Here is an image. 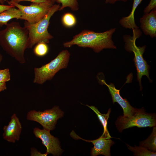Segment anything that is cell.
Segmentation results:
<instances>
[{
    "label": "cell",
    "instance_id": "obj_1",
    "mask_svg": "<svg viewBox=\"0 0 156 156\" xmlns=\"http://www.w3.org/2000/svg\"><path fill=\"white\" fill-rule=\"evenodd\" d=\"M6 25L5 29L0 30V45L10 56L24 64L26 62L25 51L29 47L28 30L17 22H13Z\"/></svg>",
    "mask_w": 156,
    "mask_h": 156
},
{
    "label": "cell",
    "instance_id": "obj_2",
    "mask_svg": "<svg viewBox=\"0 0 156 156\" xmlns=\"http://www.w3.org/2000/svg\"><path fill=\"white\" fill-rule=\"evenodd\" d=\"M116 29H111L103 32H96L85 29L75 36L71 40L65 42L63 46L70 47L76 45L83 48H89L98 53L104 49H116L112 40Z\"/></svg>",
    "mask_w": 156,
    "mask_h": 156
},
{
    "label": "cell",
    "instance_id": "obj_3",
    "mask_svg": "<svg viewBox=\"0 0 156 156\" xmlns=\"http://www.w3.org/2000/svg\"><path fill=\"white\" fill-rule=\"evenodd\" d=\"M59 4H55L52 6L48 13L41 20L33 24L26 21L24 26L29 33V44L28 48H31L37 43L43 42L48 43L53 36L49 32L48 27L51 16L59 10Z\"/></svg>",
    "mask_w": 156,
    "mask_h": 156
},
{
    "label": "cell",
    "instance_id": "obj_4",
    "mask_svg": "<svg viewBox=\"0 0 156 156\" xmlns=\"http://www.w3.org/2000/svg\"><path fill=\"white\" fill-rule=\"evenodd\" d=\"M132 30L133 35L132 36L125 35L123 36V39L125 42V49L130 52H132L134 54V61L137 71V78L141 90V81L142 76H146L149 80L151 81L149 77V66L143 57L146 46L138 47L135 43L137 39L140 36L142 32L138 28L133 29Z\"/></svg>",
    "mask_w": 156,
    "mask_h": 156
},
{
    "label": "cell",
    "instance_id": "obj_5",
    "mask_svg": "<svg viewBox=\"0 0 156 156\" xmlns=\"http://www.w3.org/2000/svg\"><path fill=\"white\" fill-rule=\"evenodd\" d=\"M70 56L68 50H63L49 63L40 67L35 68L33 83L42 84L47 81L51 80L59 70L67 67Z\"/></svg>",
    "mask_w": 156,
    "mask_h": 156
},
{
    "label": "cell",
    "instance_id": "obj_6",
    "mask_svg": "<svg viewBox=\"0 0 156 156\" xmlns=\"http://www.w3.org/2000/svg\"><path fill=\"white\" fill-rule=\"evenodd\" d=\"M116 127L120 132L129 128L156 127V116L155 113L146 112L143 107L138 109L133 115L129 117L120 116L115 122Z\"/></svg>",
    "mask_w": 156,
    "mask_h": 156
},
{
    "label": "cell",
    "instance_id": "obj_7",
    "mask_svg": "<svg viewBox=\"0 0 156 156\" xmlns=\"http://www.w3.org/2000/svg\"><path fill=\"white\" fill-rule=\"evenodd\" d=\"M9 5L14 6L22 13L20 19L25 20L30 24L36 23L42 19L48 13L54 4L51 1L41 3H33L29 6L21 5L10 1Z\"/></svg>",
    "mask_w": 156,
    "mask_h": 156
},
{
    "label": "cell",
    "instance_id": "obj_8",
    "mask_svg": "<svg viewBox=\"0 0 156 156\" xmlns=\"http://www.w3.org/2000/svg\"><path fill=\"white\" fill-rule=\"evenodd\" d=\"M64 112L57 106L43 111L34 110L29 111L26 118L29 120L36 122L41 125L43 129L51 131L54 129L57 120L62 117Z\"/></svg>",
    "mask_w": 156,
    "mask_h": 156
},
{
    "label": "cell",
    "instance_id": "obj_9",
    "mask_svg": "<svg viewBox=\"0 0 156 156\" xmlns=\"http://www.w3.org/2000/svg\"><path fill=\"white\" fill-rule=\"evenodd\" d=\"M50 131L43 129L34 128L33 133L37 138L40 139L42 144L46 148V152L48 154H52L53 156H58L61 154L62 150L61 148L58 139L52 135Z\"/></svg>",
    "mask_w": 156,
    "mask_h": 156
},
{
    "label": "cell",
    "instance_id": "obj_10",
    "mask_svg": "<svg viewBox=\"0 0 156 156\" xmlns=\"http://www.w3.org/2000/svg\"><path fill=\"white\" fill-rule=\"evenodd\" d=\"M70 135L75 139H80L87 142H92L94 145L91 151V155L92 156L100 155L110 156L111 147L115 144L111 138L106 137L102 135L98 138L92 140H86L81 138L75 134L74 131L71 132Z\"/></svg>",
    "mask_w": 156,
    "mask_h": 156
},
{
    "label": "cell",
    "instance_id": "obj_11",
    "mask_svg": "<svg viewBox=\"0 0 156 156\" xmlns=\"http://www.w3.org/2000/svg\"><path fill=\"white\" fill-rule=\"evenodd\" d=\"M22 130L21 124L16 114L14 113L11 117L8 125L3 128V138L8 142L14 143L19 140Z\"/></svg>",
    "mask_w": 156,
    "mask_h": 156
},
{
    "label": "cell",
    "instance_id": "obj_12",
    "mask_svg": "<svg viewBox=\"0 0 156 156\" xmlns=\"http://www.w3.org/2000/svg\"><path fill=\"white\" fill-rule=\"evenodd\" d=\"M101 81L103 84L105 85L108 88L113 103L117 102L122 107L124 116L129 117L135 113L138 109L132 107L126 99L122 98L120 94V90L116 89L113 83H111L108 85L104 80H101Z\"/></svg>",
    "mask_w": 156,
    "mask_h": 156
},
{
    "label": "cell",
    "instance_id": "obj_13",
    "mask_svg": "<svg viewBox=\"0 0 156 156\" xmlns=\"http://www.w3.org/2000/svg\"><path fill=\"white\" fill-rule=\"evenodd\" d=\"M140 27L144 33L152 38L156 36V8L140 19Z\"/></svg>",
    "mask_w": 156,
    "mask_h": 156
},
{
    "label": "cell",
    "instance_id": "obj_14",
    "mask_svg": "<svg viewBox=\"0 0 156 156\" xmlns=\"http://www.w3.org/2000/svg\"><path fill=\"white\" fill-rule=\"evenodd\" d=\"M142 0H133L132 9L130 13L127 16L122 17L119 21V23L122 27L126 29H132L138 28L135 22L134 12Z\"/></svg>",
    "mask_w": 156,
    "mask_h": 156
},
{
    "label": "cell",
    "instance_id": "obj_15",
    "mask_svg": "<svg viewBox=\"0 0 156 156\" xmlns=\"http://www.w3.org/2000/svg\"><path fill=\"white\" fill-rule=\"evenodd\" d=\"M22 15L21 12L15 7L5 10L0 13V26L6 25L8 22L13 18L20 19Z\"/></svg>",
    "mask_w": 156,
    "mask_h": 156
},
{
    "label": "cell",
    "instance_id": "obj_16",
    "mask_svg": "<svg viewBox=\"0 0 156 156\" xmlns=\"http://www.w3.org/2000/svg\"><path fill=\"white\" fill-rule=\"evenodd\" d=\"M86 105L92 109L97 115L98 119L103 128V132L102 135L107 138H111L107 128V121L111 112L110 108L108 109L106 114H102L94 106H89L87 105Z\"/></svg>",
    "mask_w": 156,
    "mask_h": 156
},
{
    "label": "cell",
    "instance_id": "obj_17",
    "mask_svg": "<svg viewBox=\"0 0 156 156\" xmlns=\"http://www.w3.org/2000/svg\"><path fill=\"white\" fill-rule=\"evenodd\" d=\"M151 133L145 140L140 142L139 146L143 147L149 151L156 152V127H153Z\"/></svg>",
    "mask_w": 156,
    "mask_h": 156
},
{
    "label": "cell",
    "instance_id": "obj_18",
    "mask_svg": "<svg viewBox=\"0 0 156 156\" xmlns=\"http://www.w3.org/2000/svg\"><path fill=\"white\" fill-rule=\"evenodd\" d=\"M128 148L133 152V155L136 156H155L156 152L148 151L145 148L141 146L134 147L126 144Z\"/></svg>",
    "mask_w": 156,
    "mask_h": 156
},
{
    "label": "cell",
    "instance_id": "obj_19",
    "mask_svg": "<svg viewBox=\"0 0 156 156\" xmlns=\"http://www.w3.org/2000/svg\"><path fill=\"white\" fill-rule=\"evenodd\" d=\"M55 1L59 4H61L59 10L60 11L67 7H69L73 11H77L79 8L77 0H55Z\"/></svg>",
    "mask_w": 156,
    "mask_h": 156
},
{
    "label": "cell",
    "instance_id": "obj_20",
    "mask_svg": "<svg viewBox=\"0 0 156 156\" xmlns=\"http://www.w3.org/2000/svg\"><path fill=\"white\" fill-rule=\"evenodd\" d=\"M49 47L47 43L41 42L36 44L34 49L35 54L37 56L42 57L48 53Z\"/></svg>",
    "mask_w": 156,
    "mask_h": 156
},
{
    "label": "cell",
    "instance_id": "obj_21",
    "mask_svg": "<svg viewBox=\"0 0 156 156\" xmlns=\"http://www.w3.org/2000/svg\"><path fill=\"white\" fill-rule=\"evenodd\" d=\"M62 21L63 25L68 27L74 26L77 22L76 19L74 15L70 12L65 13L62 17Z\"/></svg>",
    "mask_w": 156,
    "mask_h": 156
},
{
    "label": "cell",
    "instance_id": "obj_22",
    "mask_svg": "<svg viewBox=\"0 0 156 156\" xmlns=\"http://www.w3.org/2000/svg\"><path fill=\"white\" fill-rule=\"evenodd\" d=\"M10 70L8 68L0 70V83H6L10 79Z\"/></svg>",
    "mask_w": 156,
    "mask_h": 156
},
{
    "label": "cell",
    "instance_id": "obj_23",
    "mask_svg": "<svg viewBox=\"0 0 156 156\" xmlns=\"http://www.w3.org/2000/svg\"><path fill=\"white\" fill-rule=\"evenodd\" d=\"M156 8V0H151L148 5L144 8V14L149 13L152 10Z\"/></svg>",
    "mask_w": 156,
    "mask_h": 156
},
{
    "label": "cell",
    "instance_id": "obj_24",
    "mask_svg": "<svg viewBox=\"0 0 156 156\" xmlns=\"http://www.w3.org/2000/svg\"><path fill=\"white\" fill-rule=\"evenodd\" d=\"M48 155L47 153H42L38 151L35 148H31L30 156H46Z\"/></svg>",
    "mask_w": 156,
    "mask_h": 156
},
{
    "label": "cell",
    "instance_id": "obj_25",
    "mask_svg": "<svg viewBox=\"0 0 156 156\" xmlns=\"http://www.w3.org/2000/svg\"><path fill=\"white\" fill-rule=\"evenodd\" d=\"M10 1L17 3L23 1H28L32 2L33 3H37L47 2L51 1L50 0H11Z\"/></svg>",
    "mask_w": 156,
    "mask_h": 156
},
{
    "label": "cell",
    "instance_id": "obj_26",
    "mask_svg": "<svg viewBox=\"0 0 156 156\" xmlns=\"http://www.w3.org/2000/svg\"><path fill=\"white\" fill-rule=\"evenodd\" d=\"M14 7V6L10 5H6L0 4V13Z\"/></svg>",
    "mask_w": 156,
    "mask_h": 156
},
{
    "label": "cell",
    "instance_id": "obj_27",
    "mask_svg": "<svg viewBox=\"0 0 156 156\" xmlns=\"http://www.w3.org/2000/svg\"><path fill=\"white\" fill-rule=\"evenodd\" d=\"M7 87L5 83H0V92L6 90Z\"/></svg>",
    "mask_w": 156,
    "mask_h": 156
},
{
    "label": "cell",
    "instance_id": "obj_28",
    "mask_svg": "<svg viewBox=\"0 0 156 156\" xmlns=\"http://www.w3.org/2000/svg\"><path fill=\"white\" fill-rule=\"evenodd\" d=\"M129 0H110L109 3L110 4H114L117 1H121L124 2H125Z\"/></svg>",
    "mask_w": 156,
    "mask_h": 156
},
{
    "label": "cell",
    "instance_id": "obj_29",
    "mask_svg": "<svg viewBox=\"0 0 156 156\" xmlns=\"http://www.w3.org/2000/svg\"><path fill=\"white\" fill-rule=\"evenodd\" d=\"M2 58L3 57L2 55L0 54V63L2 60Z\"/></svg>",
    "mask_w": 156,
    "mask_h": 156
},
{
    "label": "cell",
    "instance_id": "obj_30",
    "mask_svg": "<svg viewBox=\"0 0 156 156\" xmlns=\"http://www.w3.org/2000/svg\"><path fill=\"white\" fill-rule=\"evenodd\" d=\"M5 0H0V3L1 4H3Z\"/></svg>",
    "mask_w": 156,
    "mask_h": 156
},
{
    "label": "cell",
    "instance_id": "obj_31",
    "mask_svg": "<svg viewBox=\"0 0 156 156\" xmlns=\"http://www.w3.org/2000/svg\"><path fill=\"white\" fill-rule=\"evenodd\" d=\"M105 0V3H109V2L110 1V0Z\"/></svg>",
    "mask_w": 156,
    "mask_h": 156
},
{
    "label": "cell",
    "instance_id": "obj_32",
    "mask_svg": "<svg viewBox=\"0 0 156 156\" xmlns=\"http://www.w3.org/2000/svg\"><path fill=\"white\" fill-rule=\"evenodd\" d=\"M53 4H54L55 2V0H50Z\"/></svg>",
    "mask_w": 156,
    "mask_h": 156
},
{
    "label": "cell",
    "instance_id": "obj_33",
    "mask_svg": "<svg viewBox=\"0 0 156 156\" xmlns=\"http://www.w3.org/2000/svg\"></svg>",
    "mask_w": 156,
    "mask_h": 156
}]
</instances>
